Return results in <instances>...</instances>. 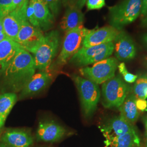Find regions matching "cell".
<instances>
[{"label": "cell", "mask_w": 147, "mask_h": 147, "mask_svg": "<svg viewBox=\"0 0 147 147\" xmlns=\"http://www.w3.org/2000/svg\"><path fill=\"white\" fill-rule=\"evenodd\" d=\"M35 61L31 53L20 48L3 73V82L11 92H21L36 73Z\"/></svg>", "instance_id": "1"}, {"label": "cell", "mask_w": 147, "mask_h": 147, "mask_svg": "<svg viewBox=\"0 0 147 147\" xmlns=\"http://www.w3.org/2000/svg\"><path fill=\"white\" fill-rule=\"evenodd\" d=\"M143 0H121L109 8L110 25L118 31L136 20L141 15Z\"/></svg>", "instance_id": "2"}, {"label": "cell", "mask_w": 147, "mask_h": 147, "mask_svg": "<svg viewBox=\"0 0 147 147\" xmlns=\"http://www.w3.org/2000/svg\"><path fill=\"white\" fill-rule=\"evenodd\" d=\"M72 79L79 92L84 117L89 118L94 115L100 100L101 93L98 84L78 75H73Z\"/></svg>", "instance_id": "3"}, {"label": "cell", "mask_w": 147, "mask_h": 147, "mask_svg": "<svg viewBox=\"0 0 147 147\" xmlns=\"http://www.w3.org/2000/svg\"><path fill=\"white\" fill-rule=\"evenodd\" d=\"M131 86L119 75L102 84V104L107 109L118 108L131 92Z\"/></svg>", "instance_id": "4"}, {"label": "cell", "mask_w": 147, "mask_h": 147, "mask_svg": "<svg viewBox=\"0 0 147 147\" xmlns=\"http://www.w3.org/2000/svg\"><path fill=\"white\" fill-rule=\"evenodd\" d=\"M60 35L58 31L48 32L33 53L36 69L46 71L58 53L60 45Z\"/></svg>", "instance_id": "5"}, {"label": "cell", "mask_w": 147, "mask_h": 147, "mask_svg": "<svg viewBox=\"0 0 147 147\" xmlns=\"http://www.w3.org/2000/svg\"><path fill=\"white\" fill-rule=\"evenodd\" d=\"M113 52V42L90 47H81L69 59V63L76 67L87 66L110 57Z\"/></svg>", "instance_id": "6"}, {"label": "cell", "mask_w": 147, "mask_h": 147, "mask_svg": "<svg viewBox=\"0 0 147 147\" xmlns=\"http://www.w3.org/2000/svg\"><path fill=\"white\" fill-rule=\"evenodd\" d=\"M119 64L115 57H110L93 64L92 67L80 69L82 76L97 84H104L115 76Z\"/></svg>", "instance_id": "7"}, {"label": "cell", "mask_w": 147, "mask_h": 147, "mask_svg": "<svg viewBox=\"0 0 147 147\" xmlns=\"http://www.w3.org/2000/svg\"><path fill=\"white\" fill-rule=\"evenodd\" d=\"M88 31V29L81 26L65 32L62 47L57 60L58 65L66 64L79 51Z\"/></svg>", "instance_id": "8"}, {"label": "cell", "mask_w": 147, "mask_h": 147, "mask_svg": "<svg viewBox=\"0 0 147 147\" xmlns=\"http://www.w3.org/2000/svg\"><path fill=\"white\" fill-rule=\"evenodd\" d=\"M44 37V34L40 28L33 26L26 21L22 25L15 41L22 49L33 54Z\"/></svg>", "instance_id": "9"}, {"label": "cell", "mask_w": 147, "mask_h": 147, "mask_svg": "<svg viewBox=\"0 0 147 147\" xmlns=\"http://www.w3.org/2000/svg\"><path fill=\"white\" fill-rule=\"evenodd\" d=\"M29 0L21 7L9 12L2 19V24L6 37L15 41L22 25L27 18V9Z\"/></svg>", "instance_id": "10"}, {"label": "cell", "mask_w": 147, "mask_h": 147, "mask_svg": "<svg viewBox=\"0 0 147 147\" xmlns=\"http://www.w3.org/2000/svg\"><path fill=\"white\" fill-rule=\"evenodd\" d=\"M113 44L115 57L118 61H129L135 58L136 44L131 37L123 30L119 31Z\"/></svg>", "instance_id": "11"}, {"label": "cell", "mask_w": 147, "mask_h": 147, "mask_svg": "<svg viewBox=\"0 0 147 147\" xmlns=\"http://www.w3.org/2000/svg\"><path fill=\"white\" fill-rule=\"evenodd\" d=\"M68 132L64 127L53 121H44L39 123L36 138L38 142H57L66 136Z\"/></svg>", "instance_id": "12"}, {"label": "cell", "mask_w": 147, "mask_h": 147, "mask_svg": "<svg viewBox=\"0 0 147 147\" xmlns=\"http://www.w3.org/2000/svg\"><path fill=\"white\" fill-rule=\"evenodd\" d=\"M33 137L24 129H8L0 136V142L8 147H32Z\"/></svg>", "instance_id": "13"}, {"label": "cell", "mask_w": 147, "mask_h": 147, "mask_svg": "<svg viewBox=\"0 0 147 147\" xmlns=\"http://www.w3.org/2000/svg\"><path fill=\"white\" fill-rule=\"evenodd\" d=\"M119 32L110 25L89 30L84 37L82 47H90L113 42Z\"/></svg>", "instance_id": "14"}, {"label": "cell", "mask_w": 147, "mask_h": 147, "mask_svg": "<svg viewBox=\"0 0 147 147\" xmlns=\"http://www.w3.org/2000/svg\"><path fill=\"white\" fill-rule=\"evenodd\" d=\"M133 124L129 123L121 115L116 116L101 127V131L106 138V144L112 140L135 129Z\"/></svg>", "instance_id": "15"}, {"label": "cell", "mask_w": 147, "mask_h": 147, "mask_svg": "<svg viewBox=\"0 0 147 147\" xmlns=\"http://www.w3.org/2000/svg\"><path fill=\"white\" fill-rule=\"evenodd\" d=\"M52 78L47 71H39L35 73L28 81L19 95V99H22L42 92L50 84Z\"/></svg>", "instance_id": "16"}, {"label": "cell", "mask_w": 147, "mask_h": 147, "mask_svg": "<svg viewBox=\"0 0 147 147\" xmlns=\"http://www.w3.org/2000/svg\"><path fill=\"white\" fill-rule=\"evenodd\" d=\"M35 18L42 31L51 28L55 21V16L50 11L44 0H29Z\"/></svg>", "instance_id": "17"}, {"label": "cell", "mask_w": 147, "mask_h": 147, "mask_svg": "<svg viewBox=\"0 0 147 147\" xmlns=\"http://www.w3.org/2000/svg\"><path fill=\"white\" fill-rule=\"evenodd\" d=\"M84 20V14L81 9L75 5H70L61 21L60 27L66 32L83 26Z\"/></svg>", "instance_id": "18"}, {"label": "cell", "mask_w": 147, "mask_h": 147, "mask_svg": "<svg viewBox=\"0 0 147 147\" xmlns=\"http://www.w3.org/2000/svg\"><path fill=\"white\" fill-rule=\"evenodd\" d=\"M20 48L18 43L8 38L0 42V74L4 72Z\"/></svg>", "instance_id": "19"}, {"label": "cell", "mask_w": 147, "mask_h": 147, "mask_svg": "<svg viewBox=\"0 0 147 147\" xmlns=\"http://www.w3.org/2000/svg\"><path fill=\"white\" fill-rule=\"evenodd\" d=\"M136 100V97L132 93H130L118 107L120 115L133 125L137 121L140 115V111L137 108Z\"/></svg>", "instance_id": "20"}, {"label": "cell", "mask_w": 147, "mask_h": 147, "mask_svg": "<svg viewBox=\"0 0 147 147\" xmlns=\"http://www.w3.org/2000/svg\"><path fill=\"white\" fill-rule=\"evenodd\" d=\"M18 100L15 93L8 92L0 95V136L7 118Z\"/></svg>", "instance_id": "21"}, {"label": "cell", "mask_w": 147, "mask_h": 147, "mask_svg": "<svg viewBox=\"0 0 147 147\" xmlns=\"http://www.w3.org/2000/svg\"><path fill=\"white\" fill-rule=\"evenodd\" d=\"M107 147H141L140 136L136 129L118 137L106 144Z\"/></svg>", "instance_id": "22"}, {"label": "cell", "mask_w": 147, "mask_h": 147, "mask_svg": "<svg viewBox=\"0 0 147 147\" xmlns=\"http://www.w3.org/2000/svg\"><path fill=\"white\" fill-rule=\"evenodd\" d=\"M133 94L136 98L147 99V73L138 76L133 86Z\"/></svg>", "instance_id": "23"}, {"label": "cell", "mask_w": 147, "mask_h": 147, "mask_svg": "<svg viewBox=\"0 0 147 147\" xmlns=\"http://www.w3.org/2000/svg\"><path fill=\"white\" fill-rule=\"evenodd\" d=\"M118 69L123 77V79L126 83L132 84L136 81L138 75L129 72L127 69L126 68L125 64L124 62L119 63L118 65Z\"/></svg>", "instance_id": "24"}, {"label": "cell", "mask_w": 147, "mask_h": 147, "mask_svg": "<svg viewBox=\"0 0 147 147\" xmlns=\"http://www.w3.org/2000/svg\"><path fill=\"white\" fill-rule=\"evenodd\" d=\"M54 16H57L61 11V0H44Z\"/></svg>", "instance_id": "25"}, {"label": "cell", "mask_w": 147, "mask_h": 147, "mask_svg": "<svg viewBox=\"0 0 147 147\" xmlns=\"http://www.w3.org/2000/svg\"><path fill=\"white\" fill-rule=\"evenodd\" d=\"M86 6L88 11L98 10L105 5V0H87Z\"/></svg>", "instance_id": "26"}, {"label": "cell", "mask_w": 147, "mask_h": 147, "mask_svg": "<svg viewBox=\"0 0 147 147\" xmlns=\"http://www.w3.org/2000/svg\"><path fill=\"white\" fill-rule=\"evenodd\" d=\"M12 0H0V16L5 17L11 11Z\"/></svg>", "instance_id": "27"}, {"label": "cell", "mask_w": 147, "mask_h": 147, "mask_svg": "<svg viewBox=\"0 0 147 147\" xmlns=\"http://www.w3.org/2000/svg\"><path fill=\"white\" fill-rule=\"evenodd\" d=\"M136 105L139 111L144 112L147 111V101L146 99L136 98Z\"/></svg>", "instance_id": "28"}, {"label": "cell", "mask_w": 147, "mask_h": 147, "mask_svg": "<svg viewBox=\"0 0 147 147\" xmlns=\"http://www.w3.org/2000/svg\"><path fill=\"white\" fill-rule=\"evenodd\" d=\"M27 0H12V5L11 7V11L16 8L21 7Z\"/></svg>", "instance_id": "29"}, {"label": "cell", "mask_w": 147, "mask_h": 147, "mask_svg": "<svg viewBox=\"0 0 147 147\" xmlns=\"http://www.w3.org/2000/svg\"><path fill=\"white\" fill-rule=\"evenodd\" d=\"M2 18L0 16V42L5 39L6 38L5 33L4 32L3 30V24H2Z\"/></svg>", "instance_id": "30"}, {"label": "cell", "mask_w": 147, "mask_h": 147, "mask_svg": "<svg viewBox=\"0 0 147 147\" xmlns=\"http://www.w3.org/2000/svg\"><path fill=\"white\" fill-rule=\"evenodd\" d=\"M147 15V0H143L142 11L141 16L142 17Z\"/></svg>", "instance_id": "31"}, {"label": "cell", "mask_w": 147, "mask_h": 147, "mask_svg": "<svg viewBox=\"0 0 147 147\" xmlns=\"http://www.w3.org/2000/svg\"><path fill=\"white\" fill-rule=\"evenodd\" d=\"M142 45L147 50V32L144 33L141 38Z\"/></svg>", "instance_id": "32"}, {"label": "cell", "mask_w": 147, "mask_h": 147, "mask_svg": "<svg viewBox=\"0 0 147 147\" xmlns=\"http://www.w3.org/2000/svg\"><path fill=\"white\" fill-rule=\"evenodd\" d=\"M87 0H77V1L75 3V5H76L80 9H82V8L84 7Z\"/></svg>", "instance_id": "33"}, {"label": "cell", "mask_w": 147, "mask_h": 147, "mask_svg": "<svg viewBox=\"0 0 147 147\" xmlns=\"http://www.w3.org/2000/svg\"><path fill=\"white\" fill-rule=\"evenodd\" d=\"M141 26L143 28H147V15L142 17L141 20Z\"/></svg>", "instance_id": "34"}, {"label": "cell", "mask_w": 147, "mask_h": 147, "mask_svg": "<svg viewBox=\"0 0 147 147\" xmlns=\"http://www.w3.org/2000/svg\"><path fill=\"white\" fill-rule=\"evenodd\" d=\"M143 123L145 127V132H146V136L147 137V116H145L143 118Z\"/></svg>", "instance_id": "35"}, {"label": "cell", "mask_w": 147, "mask_h": 147, "mask_svg": "<svg viewBox=\"0 0 147 147\" xmlns=\"http://www.w3.org/2000/svg\"><path fill=\"white\" fill-rule=\"evenodd\" d=\"M142 62H143V65L146 67V68L147 69V55L143 57Z\"/></svg>", "instance_id": "36"}, {"label": "cell", "mask_w": 147, "mask_h": 147, "mask_svg": "<svg viewBox=\"0 0 147 147\" xmlns=\"http://www.w3.org/2000/svg\"><path fill=\"white\" fill-rule=\"evenodd\" d=\"M76 1H77V0H69V5H75Z\"/></svg>", "instance_id": "37"}, {"label": "cell", "mask_w": 147, "mask_h": 147, "mask_svg": "<svg viewBox=\"0 0 147 147\" xmlns=\"http://www.w3.org/2000/svg\"><path fill=\"white\" fill-rule=\"evenodd\" d=\"M69 1V0H61L62 2L63 3L64 5H66L67 3H68Z\"/></svg>", "instance_id": "38"}, {"label": "cell", "mask_w": 147, "mask_h": 147, "mask_svg": "<svg viewBox=\"0 0 147 147\" xmlns=\"http://www.w3.org/2000/svg\"><path fill=\"white\" fill-rule=\"evenodd\" d=\"M0 147H8L7 146H6L5 144H4L3 143L0 142Z\"/></svg>", "instance_id": "39"}, {"label": "cell", "mask_w": 147, "mask_h": 147, "mask_svg": "<svg viewBox=\"0 0 147 147\" xmlns=\"http://www.w3.org/2000/svg\"><path fill=\"white\" fill-rule=\"evenodd\" d=\"M147 147V143H146V147Z\"/></svg>", "instance_id": "40"}, {"label": "cell", "mask_w": 147, "mask_h": 147, "mask_svg": "<svg viewBox=\"0 0 147 147\" xmlns=\"http://www.w3.org/2000/svg\"><path fill=\"white\" fill-rule=\"evenodd\" d=\"M107 147V146H106V147Z\"/></svg>", "instance_id": "41"}]
</instances>
